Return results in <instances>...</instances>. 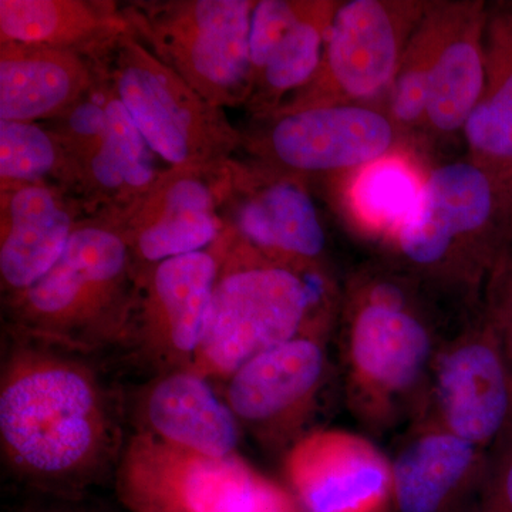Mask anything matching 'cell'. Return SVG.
<instances>
[{"instance_id":"obj_15","label":"cell","mask_w":512,"mask_h":512,"mask_svg":"<svg viewBox=\"0 0 512 512\" xmlns=\"http://www.w3.org/2000/svg\"><path fill=\"white\" fill-rule=\"evenodd\" d=\"M234 160L207 168H165L140 204L116 220L137 275L165 259L210 248L221 238L227 229L221 208Z\"/></svg>"},{"instance_id":"obj_19","label":"cell","mask_w":512,"mask_h":512,"mask_svg":"<svg viewBox=\"0 0 512 512\" xmlns=\"http://www.w3.org/2000/svg\"><path fill=\"white\" fill-rule=\"evenodd\" d=\"M136 431L208 457L238 453L241 426L217 384L190 369L158 373L133 406Z\"/></svg>"},{"instance_id":"obj_10","label":"cell","mask_w":512,"mask_h":512,"mask_svg":"<svg viewBox=\"0 0 512 512\" xmlns=\"http://www.w3.org/2000/svg\"><path fill=\"white\" fill-rule=\"evenodd\" d=\"M427 3L416 0L340 2L318 72L274 113L329 104H362L383 93L389 94L407 43Z\"/></svg>"},{"instance_id":"obj_6","label":"cell","mask_w":512,"mask_h":512,"mask_svg":"<svg viewBox=\"0 0 512 512\" xmlns=\"http://www.w3.org/2000/svg\"><path fill=\"white\" fill-rule=\"evenodd\" d=\"M158 157L170 167L207 168L242 150V133L224 109L205 100L133 32L96 59Z\"/></svg>"},{"instance_id":"obj_20","label":"cell","mask_w":512,"mask_h":512,"mask_svg":"<svg viewBox=\"0 0 512 512\" xmlns=\"http://www.w3.org/2000/svg\"><path fill=\"white\" fill-rule=\"evenodd\" d=\"M86 217L80 202L49 185L0 191L2 299L25 291L46 275Z\"/></svg>"},{"instance_id":"obj_26","label":"cell","mask_w":512,"mask_h":512,"mask_svg":"<svg viewBox=\"0 0 512 512\" xmlns=\"http://www.w3.org/2000/svg\"><path fill=\"white\" fill-rule=\"evenodd\" d=\"M485 56L483 96L463 131L468 160L512 178V15H488Z\"/></svg>"},{"instance_id":"obj_17","label":"cell","mask_w":512,"mask_h":512,"mask_svg":"<svg viewBox=\"0 0 512 512\" xmlns=\"http://www.w3.org/2000/svg\"><path fill=\"white\" fill-rule=\"evenodd\" d=\"M282 468L303 512H387L392 504L390 458L352 431H308Z\"/></svg>"},{"instance_id":"obj_28","label":"cell","mask_w":512,"mask_h":512,"mask_svg":"<svg viewBox=\"0 0 512 512\" xmlns=\"http://www.w3.org/2000/svg\"><path fill=\"white\" fill-rule=\"evenodd\" d=\"M35 184L55 187L80 202L60 138L45 124L0 121V191Z\"/></svg>"},{"instance_id":"obj_16","label":"cell","mask_w":512,"mask_h":512,"mask_svg":"<svg viewBox=\"0 0 512 512\" xmlns=\"http://www.w3.org/2000/svg\"><path fill=\"white\" fill-rule=\"evenodd\" d=\"M221 215L239 238L269 258L328 268V237L306 178L235 157Z\"/></svg>"},{"instance_id":"obj_13","label":"cell","mask_w":512,"mask_h":512,"mask_svg":"<svg viewBox=\"0 0 512 512\" xmlns=\"http://www.w3.org/2000/svg\"><path fill=\"white\" fill-rule=\"evenodd\" d=\"M427 410L448 430L497 453L512 437V366L483 309L443 336Z\"/></svg>"},{"instance_id":"obj_31","label":"cell","mask_w":512,"mask_h":512,"mask_svg":"<svg viewBox=\"0 0 512 512\" xmlns=\"http://www.w3.org/2000/svg\"><path fill=\"white\" fill-rule=\"evenodd\" d=\"M463 512H512V437L493 454L480 487Z\"/></svg>"},{"instance_id":"obj_1","label":"cell","mask_w":512,"mask_h":512,"mask_svg":"<svg viewBox=\"0 0 512 512\" xmlns=\"http://www.w3.org/2000/svg\"><path fill=\"white\" fill-rule=\"evenodd\" d=\"M0 448L16 480L76 497L116 473L120 404L84 353L3 326Z\"/></svg>"},{"instance_id":"obj_32","label":"cell","mask_w":512,"mask_h":512,"mask_svg":"<svg viewBox=\"0 0 512 512\" xmlns=\"http://www.w3.org/2000/svg\"><path fill=\"white\" fill-rule=\"evenodd\" d=\"M19 512H73L70 510H63V508L46 507V505H29Z\"/></svg>"},{"instance_id":"obj_27","label":"cell","mask_w":512,"mask_h":512,"mask_svg":"<svg viewBox=\"0 0 512 512\" xmlns=\"http://www.w3.org/2000/svg\"><path fill=\"white\" fill-rule=\"evenodd\" d=\"M454 2H429L414 29L387 99V111L400 136L424 130L431 70L450 25Z\"/></svg>"},{"instance_id":"obj_14","label":"cell","mask_w":512,"mask_h":512,"mask_svg":"<svg viewBox=\"0 0 512 512\" xmlns=\"http://www.w3.org/2000/svg\"><path fill=\"white\" fill-rule=\"evenodd\" d=\"M329 335H301L249 359L222 397L242 430L269 451L286 453L302 436L329 373Z\"/></svg>"},{"instance_id":"obj_29","label":"cell","mask_w":512,"mask_h":512,"mask_svg":"<svg viewBox=\"0 0 512 512\" xmlns=\"http://www.w3.org/2000/svg\"><path fill=\"white\" fill-rule=\"evenodd\" d=\"M299 9L301 0H259L256 3L249 40L252 80L264 66L272 47L295 22Z\"/></svg>"},{"instance_id":"obj_18","label":"cell","mask_w":512,"mask_h":512,"mask_svg":"<svg viewBox=\"0 0 512 512\" xmlns=\"http://www.w3.org/2000/svg\"><path fill=\"white\" fill-rule=\"evenodd\" d=\"M493 453L448 430L424 410L390 458L392 504L399 512H463Z\"/></svg>"},{"instance_id":"obj_8","label":"cell","mask_w":512,"mask_h":512,"mask_svg":"<svg viewBox=\"0 0 512 512\" xmlns=\"http://www.w3.org/2000/svg\"><path fill=\"white\" fill-rule=\"evenodd\" d=\"M130 512H303L244 457H208L134 431L114 473Z\"/></svg>"},{"instance_id":"obj_11","label":"cell","mask_w":512,"mask_h":512,"mask_svg":"<svg viewBox=\"0 0 512 512\" xmlns=\"http://www.w3.org/2000/svg\"><path fill=\"white\" fill-rule=\"evenodd\" d=\"M242 133L248 158L306 178L350 173L403 143L386 111L329 104L252 119Z\"/></svg>"},{"instance_id":"obj_24","label":"cell","mask_w":512,"mask_h":512,"mask_svg":"<svg viewBox=\"0 0 512 512\" xmlns=\"http://www.w3.org/2000/svg\"><path fill=\"white\" fill-rule=\"evenodd\" d=\"M427 175L414 148L403 141L384 156L336 175L342 177L340 210L360 235L392 245L416 210Z\"/></svg>"},{"instance_id":"obj_3","label":"cell","mask_w":512,"mask_h":512,"mask_svg":"<svg viewBox=\"0 0 512 512\" xmlns=\"http://www.w3.org/2000/svg\"><path fill=\"white\" fill-rule=\"evenodd\" d=\"M340 299L328 268L269 258L232 231L192 369L224 384L265 350L329 335Z\"/></svg>"},{"instance_id":"obj_12","label":"cell","mask_w":512,"mask_h":512,"mask_svg":"<svg viewBox=\"0 0 512 512\" xmlns=\"http://www.w3.org/2000/svg\"><path fill=\"white\" fill-rule=\"evenodd\" d=\"M231 234L227 227L210 248L165 259L137 275L121 348L133 350L157 375L194 365Z\"/></svg>"},{"instance_id":"obj_9","label":"cell","mask_w":512,"mask_h":512,"mask_svg":"<svg viewBox=\"0 0 512 512\" xmlns=\"http://www.w3.org/2000/svg\"><path fill=\"white\" fill-rule=\"evenodd\" d=\"M99 69V80L84 99L43 124L63 143L87 217L121 220L164 170L157 167V154Z\"/></svg>"},{"instance_id":"obj_7","label":"cell","mask_w":512,"mask_h":512,"mask_svg":"<svg viewBox=\"0 0 512 512\" xmlns=\"http://www.w3.org/2000/svg\"><path fill=\"white\" fill-rule=\"evenodd\" d=\"M255 0H160L121 6L131 32L205 100L244 106L252 92Z\"/></svg>"},{"instance_id":"obj_30","label":"cell","mask_w":512,"mask_h":512,"mask_svg":"<svg viewBox=\"0 0 512 512\" xmlns=\"http://www.w3.org/2000/svg\"><path fill=\"white\" fill-rule=\"evenodd\" d=\"M483 312L512 366V245L485 284Z\"/></svg>"},{"instance_id":"obj_25","label":"cell","mask_w":512,"mask_h":512,"mask_svg":"<svg viewBox=\"0 0 512 512\" xmlns=\"http://www.w3.org/2000/svg\"><path fill=\"white\" fill-rule=\"evenodd\" d=\"M340 2L301 0L295 22L272 47L264 66L252 80L245 109L252 119L278 110L289 97L303 89L318 72L330 26Z\"/></svg>"},{"instance_id":"obj_21","label":"cell","mask_w":512,"mask_h":512,"mask_svg":"<svg viewBox=\"0 0 512 512\" xmlns=\"http://www.w3.org/2000/svg\"><path fill=\"white\" fill-rule=\"evenodd\" d=\"M99 63L64 50L0 43V121L62 116L99 80Z\"/></svg>"},{"instance_id":"obj_2","label":"cell","mask_w":512,"mask_h":512,"mask_svg":"<svg viewBox=\"0 0 512 512\" xmlns=\"http://www.w3.org/2000/svg\"><path fill=\"white\" fill-rule=\"evenodd\" d=\"M420 285L402 268L372 266L349 279L340 299L349 409L375 433L410 423L429 403L443 335Z\"/></svg>"},{"instance_id":"obj_23","label":"cell","mask_w":512,"mask_h":512,"mask_svg":"<svg viewBox=\"0 0 512 512\" xmlns=\"http://www.w3.org/2000/svg\"><path fill=\"white\" fill-rule=\"evenodd\" d=\"M130 23L107 0H0V43L64 50L96 60Z\"/></svg>"},{"instance_id":"obj_4","label":"cell","mask_w":512,"mask_h":512,"mask_svg":"<svg viewBox=\"0 0 512 512\" xmlns=\"http://www.w3.org/2000/svg\"><path fill=\"white\" fill-rule=\"evenodd\" d=\"M136 285L117 221L86 217L46 275L2 299L3 326L84 355L123 346Z\"/></svg>"},{"instance_id":"obj_5","label":"cell","mask_w":512,"mask_h":512,"mask_svg":"<svg viewBox=\"0 0 512 512\" xmlns=\"http://www.w3.org/2000/svg\"><path fill=\"white\" fill-rule=\"evenodd\" d=\"M512 245V178L473 161L431 168L390 247L421 284L476 298Z\"/></svg>"},{"instance_id":"obj_22","label":"cell","mask_w":512,"mask_h":512,"mask_svg":"<svg viewBox=\"0 0 512 512\" xmlns=\"http://www.w3.org/2000/svg\"><path fill=\"white\" fill-rule=\"evenodd\" d=\"M488 13L483 2H454L453 15L431 70L424 130L434 136L464 131L487 79Z\"/></svg>"}]
</instances>
